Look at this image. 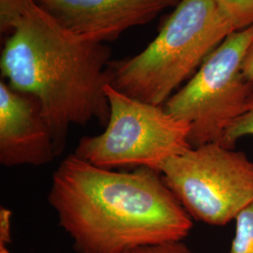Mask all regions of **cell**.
I'll return each mask as SVG.
<instances>
[{
    "label": "cell",
    "instance_id": "obj_8",
    "mask_svg": "<svg viewBox=\"0 0 253 253\" xmlns=\"http://www.w3.org/2000/svg\"><path fill=\"white\" fill-rule=\"evenodd\" d=\"M54 136L40 101L0 82V164L42 166L56 157Z\"/></svg>",
    "mask_w": 253,
    "mask_h": 253
},
{
    "label": "cell",
    "instance_id": "obj_2",
    "mask_svg": "<svg viewBox=\"0 0 253 253\" xmlns=\"http://www.w3.org/2000/svg\"><path fill=\"white\" fill-rule=\"evenodd\" d=\"M110 61L109 46L74 35L33 0L5 42L0 71L12 88L40 101L59 156L71 126L107 125Z\"/></svg>",
    "mask_w": 253,
    "mask_h": 253
},
{
    "label": "cell",
    "instance_id": "obj_4",
    "mask_svg": "<svg viewBox=\"0 0 253 253\" xmlns=\"http://www.w3.org/2000/svg\"><path fill=\"white\" fill-rule=\"evenodd\" d=\"M110 115L104 130L80 139L74 154L92 165L110 170L149 168L160 172L164 163L191 147L190 126L163 106L132 99L105 87Z\"/></svg>",
    "mask_w": 253,
    "mask_h": 253
},
{
    "label": "cell",
    "instance_id": "obj_3",
    "mask_svg": "<svg viewBox=\"0 0 253 253\" xmlns=\"http://www.w3.org/2000/svg\"><path fill=\"white\" fill-rule=\"evenodd\" d=\"M233 32L214 0H181L145 50L110 61L109 85L132 99L163 106Z\"/></svg>",
    "mask_w": 253,
    "mask_h": 253
},
{
    "label": "cell",
    "instance_id": "obj_10",
    "mask_svg": "<svg viewBox=\"0 0 253 253\" xmlns=\"http://www.w3.org/2000/svg\"><path fill=\"white\" fill-rule=\"evenodd\" d=\"M235 31L253 26V0H214Z\"/></svg>",
    "mask_w": 253,
    "mask_h": 253
},
{
    "label": "cell",
    "instance_id": "obj_1",
    "mask_svg": "<svg viewBox=\"0 0 253 253\" xmlns=\"http://www.w3.org/2000/svg\"><path fill=\"white\" fill-rule=\"evenodd\" d=\"M48 202L77 253H125L184 241L193 226L161 172L100 168L74 153L54 171Z\"/></svg>",
    "mask_w": 253,
    "mask_h": 253
},
{
    "label": "cell",
    "instance_id": "obj_6",
    "mask_svg": "<svg viewBox=\"0 0 253 253\" xmlns=\"http://www.w3.org/2000/svg\"><path fill=\"white\" fill-rule=\"evenodd\" d=\"M167 187L190 217L224 226L253 201V163L219 143L190 147L160 170Z\"/></svg>",
    "mask_w": 253,
    "mask_h": 253
},
{
    "label": "cell",
    "instance_id": "obj_11",
    "mask_svg": "<svg viewBox=\"0 0 253 253\" xmlns=\"http://www.w3.org/2000/svg\"><path fill=\"white\" fill-rule=\"evenodd\" d=\"M33 0H0V32L9 36Z\"/></svg>",
    "mask_w": 253,
    "mask_h": 253
},
{
    "label": "cell",
    "instance_id": "obj_12",
    "mask_svg": "<svg viewBox=\"0 0 253 253\" xmlns=\"http://www.w3.org/2000/svg\"><path fill=\"white\" fill-rule=\"evenodd\" d=\"M250 135L253 136V97L247 110L228 127L221 145L235 148L240 138Z\"/></svg>",
    "mask_w": 253,
    "mask_h": 253
},
{
    "label": "cell",
    "instance_id": "obj_7",
    "mask_svg": "<svg viewBox=\"0 0 253 253\" xmlns=\"http://www.w3.org/2000/svg\"><path fill=\"white\" fill-rule=\"evenodd\" d=\"M62 27L84 40H117L131 27L150 23L181 0H35Z\"/></svg>",
    "mask_w": 253,
    "mask_h": 253
},
{
    "label": "cell",
    "instance_id": "obj_5",
    "mask_svg": "<svg viewBox=\"0 0 253 253\" xmlns=\"http://www.w3.org/2000/svg\"><path fill=\"white\" fill-rule=\"evenodd\" d=\"M253 26L235 31L209 54L163 107L190 126L191 147L223 141L228 127L248 108L253 82L242 72Z\"/></svg>",
    "mask_w": 253,
    "mask_h": 253
},
{
    "label": "cell",
    "instance_id": "obj_15",
    "mask_svg": "<svg viewBox=\"0 0 253 253\" xmlns=\"http://www.w3.org/2000/svg\"><path fill=\"white\" fill-rule=\"evenodd\" d=\"M242 72L249 81L253 82V39L245 54L242 63Z\"/></svg>",
    "mask_w": 253,
    "mask_h": 253
},
{
    "label": "cell",
    "instance_id": "obj_14",
    "mask_svg": "<svg viewBox=\"0 0 253 253\" xmlns=\"http://www.w3.org/2000/svg\"><path fill=\"white\" fill-rule=\"evenodd\" d=\"M125 253H195L183 241L140 247Z\"/></svg>",
    "mask_w": 253,
    "mask_h": 253
},
{
    "label": "cell",
    "instance_id": "obj_13",
    "mask_svg": "<svg viewBox=\"0 0 253 253\" xmlns=\"http://www.w3.org/2000/svg\"><path fill=\"white\" fill-rule=\"evenodd\" d=\"M12 211L6 207L0 208V253H10Z\"/></svg>",
    "mask_w": 253,
    "mask_h": 253
},
{
    "label": "cell",
    "instance_id": "obj_9",
    "mask_svg": "<svg viewBox=\"0 0 253 253\" xmlns=\"http://www.w3.org/2000/svg\"><path fill=\"white\" fill-rule=\"evenodd\" d=\"M235 237L230 253H253V201L235 217Z\"/></svg>",
    "mask_w": 253,
    "mask_h": 253
}]
</instances>
